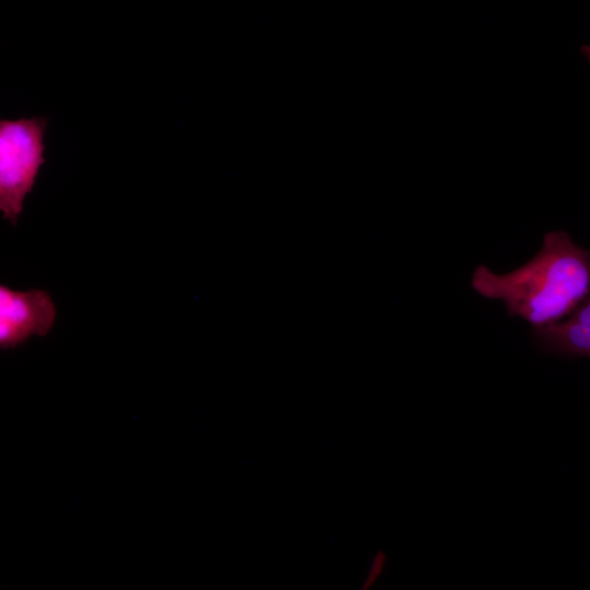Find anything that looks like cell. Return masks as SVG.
I'll use <instances>...</instances> for the list:
<instances>
[{"label":"cell","instance_id":"6da1fadb","mask_svg":"<svg viewBox=\"0 0 590 590\" xmlns=\"http://www.w3.org/2000/svg\"><path fill=\"white\" fill-rule=\"evenodd\" d=\"M481 296L500 300L510 317H520L532 329L569 316L590 293V251L564 231L544 234L539 251L506 273L484 264L471 278Z\"/></svg>","mask_w":590,"mask_h":590},{"label":"cell","instance_id":"7a4b0ae2","mask_svg":"<svg viewBox=\"0 0 590 590\" xmlns=\"http://www.w3.org/2000/svg\"><path fill=\"white\" fill-rule=\"evenodd\" d=\"M44 117L0 120V210L15 225L44 164Z\"/></svg>","mask_w":590,"mask_h":590},{"label":"cell","instance_id":"3957f363","mask_svg":"<svg viewBox=\"0 0 590 590\" xmlns=\"http://www.w3.org/2000/svg\"><path fill=\"white\" fill-rule=\"evenodd\" d=\"M56 307L43 290L14 291L0 285V346L15 347L33 334L45 335L55 323Z\"/></svg>","mask_w":590,"mask_h":590},{"label":"cell","instance_id":"277c9868","mask_svg":"<svg viewBox=\"0 0 590 590\" xmlns=\"http://www.w3.org/2000/svg\"><path fill=\"white\" fill-rule=\"evenodd\" d=\"M531 332L544 352L566 357H590V293L563 320L534 328Z\"/></svg>","mask_w":590,"mask_h":590},{"label":"cell","instance_id":"5b68a950","mask_svg":"<svg viewBox=\"0 0 590 590\" xmlns=\"http://www.w3.org/2000/svg\"><path fill=\"white\" fill-rule=\"evenodd\" d=\"M384 562H385L384 555L381 553H378L373 560V564L370 566L366 580L364 581L363 589H367L374 583V581L376 580V578L378 577L380 573V568H382Z\"/></svg>","mask_w":590,"mask_h":590},{"label":"cell","instance_id":"8992f818","mask_svg":"<svg viewBox=\"0 0 590 590\" xmlns=\"http://www.w3.org/2000/svg\"><path fill=\"white\" fill-rule=\"evenodd\" d=\"M581 52L583 55V57L590 61V45H585L582 48H581Z\"/></svg>","mask_w":590,"mask_h":590}]
</instances>
